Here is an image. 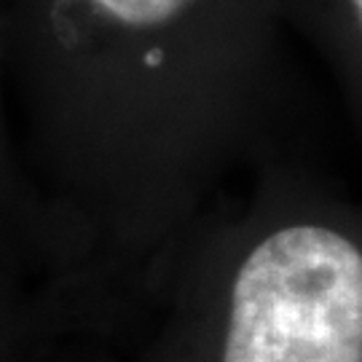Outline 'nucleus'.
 Listing matches in <instances>:
<instances>
[{
    "label": "nucleus",
    "instance_id": "1",
    "mask_svg": "<svg viewBox=\"0 0 362 362\" xmlns=\"http://www.w3.org/2000/svg\"><path fill=\"white\" fill-rule=\"evenodd\" d=\"M223 362H362V252L322 226L260 242L236 274Z\"/></svg>",
    "mask_w": 362,
    "mask_h": 362
},
{
    "label": "nucleus",
    "instance_id": "3",
    "mask_svg": "<svg viewBox=\"0 0 362 362\" xmlns=\"http://www.w3.org/2000/svg\"><path fill=\"white\" fill-rule=\"evenodd\" d=\"M354 6H357V11H360V19H362V0H354Z\"/></svg>",
    "mask_w": 362,
    "mask_h": 362
},
{
    "label": "nucleus",
    "instance_id": "2",
    "mask_svg": "<svg viewBox=\"0 0 362 362\" xmlns=\"http://www.w3.org/2000/svg\"><path fill=\"white\" fill-rule=\"evenodd\" d=\"M105 13L132 27L164 25L182 13L194 0H94Z\"/></svg>",
    "mask_w": 362,
    "mask_h": 362
}]
</instances>
